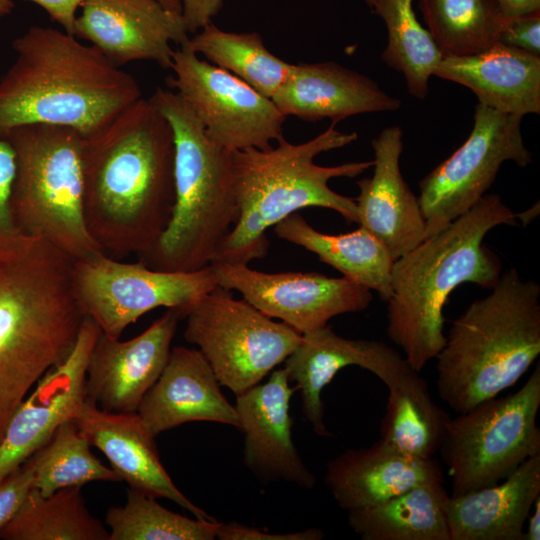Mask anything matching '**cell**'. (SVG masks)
<instances>
[{"label":"cell","instance_id":"cell-15","mask_svg":"<svg viewBox=\"0 0 540 540\" xmlns=\"http://www.w3.org/2000/svg\"><path fill=\"white\" fill-rule=\"evenodd\" d=\"M101 330L85 316L67 358L36 384L10 419L0 441V483L24 464L68 420H74L87 400L86 372Z\"/></svg>","mask_w":540,"mask_h":540},{"label":"cell","instance_id":"cell-29","mask_svg":"<svg viewBox=\"0 0 540 540\" xmlns=\"http://www.w3.org/2000/svg\"><path fill=\"white\" fill-rule=\"evenodd\" d=\"M386 386L389 395L381 439L407 455L432 458L441 447L450 416L433 401L427 382L410 366Z\"/></svg>","mask_w":540,"mask_h":540},{"label":"cell","instance_id":"cell-19","mask_svg":"<svg viewBox=\"0 0 540 540\" xmlns=\"http://www.w3.org/2000/svg\"><path fill=\"white\" fill-rule=\"evenodd\" d=\"M285 370L290 382L300 391L304 417L313 431L331 436L324 422L321 393L334 376L348 366L370 371L385 385L409 366L404 357L378 340L347 339L327 324L302 334L296 349L287 357Z\"/></svg>","mask_w":540,"mask_h":540},{"label":"cell","instance_id":"cell-36","mask_svg":"<svg viewBox=\"0 0 540 540\" xmlns=\"http://www.w3.org/2000/svg\"><path fill=\"white\" fill-rule=\"evenodd\" d=\"M14 175L15 154L6 136L0 131V249L22 236L13 223L10 211Z\"/></svg>","mask_w":540,"mask_h":540},{"label":"cell","instance_id":"cell-28","mask_svg":"<svg viewBox=\"0 0 540 540\" xmlns=\"http://www.w3.org/2000/svg\"><path fill=\"white\" fill-rule=\"evenodd\" d=\"M444 481L415 486L377 505L348 511L363 540H451Z\"/></svg>","mask_w":540,"mask_h":540},{"label":"cell","instance_id":"cell-25","mask_svg":"<svg viewBox=\"0 0 540 540\" xmlns=\"http://www.w3.org/2000/svg\"><path fill=\"white\" fill-rule=\"evenodd\" d=\"M433 75L469 88L494 110L540 113V56L497 42L467 56L442 57Z\"/></svg>","mask_w":540,"mask_h":540},{"label":"cell","instance_id":"cell-37","mask_svg":"<svg viewBox=\"0 0 540 540\" xmlns=\"http://www.w3.org/2000/svg\"><path fill=\"white\" fill-rule=\"evenodd\" d=\"M33 469L28 461L0 483V528L18 511L33 489Z\"/></svg>","mask_w":540,"mask_h":540},{"label":"cell","instance_id":"cell-17","mask_svg":"<svg viewBox=\"0 0 540 540\" xmlns=\"http://www.w3.org/2000/svg\"><path fill=\"white\" fill-rule=\"evenodd\" d=\"M181 318L167 309L142 333L125 341L101 332L87 366V399L107 412H137L168 361Z\"/></svg>","mask_w":540,"mask_h":540},{"label":"cell","instance_id":"cell-9","mask_svg":"<svg viewBox=\"0 0 540 540\" xmlns=\"http://www.w3.org/2000/svg\"><path fill=\"white\" fill-rule=\"evenodd\" d=\"M82 322L43 285L0 281V441L31 389L70 354Z\"/></svg>","mask_w":540,"mask_h":540},{"label":"cell","instance_id":"cell-3","mask_svg":"<svg viewBox=\"0 0 540 540\" xmlns=\"http://www.w3.org/2000/svg\"><path fill=\"white\" fill-rule=\"evenodd\" d=\"M514 213L497 194H485L442 230L394 261L387 301V334L420 372L445 343L443 309L463 283L491 289L501 262L485 236L500 225H515Z\"/></svg>","mask_w":540,"mask_h":540},{"label":"cell","instance_id":"cell-30","mask_svg":"<svg viewBox=\"0 0 540 540\" xmlns=\"http://www.w3.org/2000/svg\"><path fill=\"white\" fill-rule=\"evenodd\" d=\"M4 540H109V531L86 507L81 486L43 496L32 489L0 528Z\"/></svg>","mask_w":540,"mask_h":540},{"label":"cell","instance_id":"cell-13","mask_svg":"<svg viewBox=\"0 0 540 540\" xmlns=\"http://www.w3.org/2000/svg\"><path fill=\"white\" fill-rule=\"evenodd\" d=\"M167 84L188 104L219 146L237 151L269 148L286 120L272 99L232 73L200 59L184 43L174 50Z\"/></svg>","mask_w":540,"mask_h":540},{"label":"cell","instance_id":"cell-35","mask_svg":"<svg viewBox=\"0 0 540 540\" xmlns=\"http://www.w3.org/2000/svg\"><path fill=\"white\" fill-rule=\"evenodd\" d=\"M105 523L109 540H213L220 522L172 512L155 497L129 487L125 505L109 508Z\"/></svg>","mask_w":540,"mask_h":540},{"label":"cell","instance_id":"cell-43","mask_svg":"<svg viewBox=\"0 0 540 540\" xmlns=\"http://www.w3.org/2000/svg\"><path fill=\"white\" fill-rule=\"evenodd\" d=\"M534 510L527 518V528L524 531L523 540H539L540 539V496L536 499L532 507Z\"/></svg>","mask_w":540,"mask_h":540},{"label":"cell","instance_id":"cell-12","mask_svg":"<svg viewBox=\"0 0 540 540\" xmlns=\"http://www.w3.org/2000/svg\"><path fill=\"white\" fill-rule=\"evenodd\" d=\"M522 118L477 104L466 141L420 181L424 239L479 201L505 161L521 167L532 162L521 133Z\"/></svg>","mask_w":540,"mask_h":540},{"label":"cell","instance_id":"cell-41","mask_svg":"<svg viewBox=\"0 0 540 540\" xmlns=\"http://www.w3.org/2000/svg\"><path fill=\"white\" fill-rule=\"evenodd\" d=\"M42 7L62 30L73 34L78 11L85 0H28Z\"/></svg>","mask_w":540,"mask_h":540},{"label":"cell","instance_id":"cell-26","mask_svg":"<svg viewBox=\"0 0 540 540\" xmlns=\"http://www.w3.org/2000/svg\"><path fill=\"white\" fill-rule=\"evenodd\" d=\"M540 496V454L504 480L449 496L445 511L451 540H523L524 525Z\"/></svg>","mask_w":540,"mask_h":540},{"label":"cell","instance_id":"cell-32","mask_svg":"<svg viewBox=\"0 0 540 540\" xmlns=\"http://www.w3.org/2000/svg\"><path fill=\"white\" fill-rule=\"evenodd\" d=\"M419 7L442 57L487 50L510 19L496 0H419Z\"/></svg>","mask_w":540,"mask_h":540},{"label":"cell","instance_id":"cell-8","mask_svg":"<svg viewBox=\"0 0 540 540\" xmlns=\"http://www.w3.org/2000/svg\"><path fill=\"white\" fill-rule=\"evenodd\" d=\"M540 366L523 386L458 413L446 424L441 451L458 496L504 480L540 454Z\"/></svg>","mask_w":540,"mask_h":540},{"label":"cell","instance_id":"cell-33","mask_svg":"<svg viewBox=\"0 0 540 540\" xmlns=\"http://www.w3.org/2000/svg\"><path fill=\"white\" fill-rule=\"evenodd\" d=\"M365 1L387 27L388 43L382 60L403 74L412 96L424 100L429 92V78L442 55L428 30L417 20L413 0Z\"/></svg>","mask_w":540,"mask_h":540},{"label":"cell","instance_id":"cell-20","mask_svg":"<svg viewBox=\"0 0 540 540\" xmlns=\"http://www.w3.org/2000/svg\"><path fill=\"white\" fill-rule=\"evenodd\" d=\"M373 175L357 182L358 224L378 238L396 260L425 236V220L418 197L400 169L403 132L399 126L383 129L372 140Z\"/></svg>","mask_w":540,"mask_h":540},{"label":"cell","instance_id":"cell-23","mask_svg":"<svg viewBox=\"0 0 540 540\" xmlns=\"http://www.w3.org/2000/svg\"><path fill=\"white\" fill-rule=\"evenodd\" d=\"M444 481L432 458L407 455L382 439L347 449L326 464L324 482L338 506L347 512L382 503L415 486Z\"/></svg>","mask_w":540,"mask_h":540},{"label":"cell","instance_id":"cell-44","mask_svg":"<svg viewBox=\"0 0 540 540\" xmlns=\"http://www.w3.org/2000/svg\"><path fill=\"white\" fill-rule=\"evenodd\" d=\"M166 9L182 15V1L181 0H156Z\"/></svg>","mask_w":540,"mask_h":540},{"label":"cell","instance_id":"cell-1","mask_svg":"<svg viewBox=\"0 0 540 540\" xmlns=\"http://www.w3.org/2000/svg\"><path fill=\"white\" fill-rule=\"evenodd\" d=\"M174 161L172 128L150 98L84 137L83 214L102 252L139 256L156 244L175 204Z\"/></svg>","mask_w":540,"mask_h":540},{"label":"cell","instance_id":"cell-18","mask_svg":"<svg viewBox=\"0 0 540 540\" xmlns=\"http://www.w3.org/2000/svg\"><path fill=\"white\" fill-rule=\"evenodd\" d=\"M285 368L272 371L263 384L237 394L235 409L244 433L245 466L261 481L288 482L304 489L316 484L292 439L290 387Z\"/></svg>","mask_w":540,"mask_h":540},{"label":"cell","instance_id":"cell-5","mask_svg":"<svg viewBox=\"0 0 540 540\" xmlns=\"http://www.w3.org/2000/svg\"><path fill=\"white\" fill-rule=\"evenodd\" d=\"M540 354V285L515 268L452 322L437 354L439 397L455 412L513 386Z\"/></svg>","mask_w":540,"mask_h":540},{"label":"cell","instance_id":"cell-21","mask_svg":"<svg viewBox=\"0 0 540 540\" xmlns=\"http://www.w3.org/2000/svg\"><path fill=\"white\" fill-rule=\"evenodd\" d=\"M74 422L131 488L169 499L198 519H214L174 484L160 460L155 436L137 412H107L87 399Z\"/></svg>","mask_w":540,"mask_h":540},{"label":"cell","instance_id":"cell-40","mask_svg":"<svg viewBox=\"0 0 540 540\" xmlns=\"http://www.w3.org/2000/svg\"><path fill=\"white\" fill-rule=\"evenodd\" d=\"M182 18L188 33H196L211 22L224 0H181Z\"/></svg>","mask_w":540,"mask_h":540},{"label":"cell","instance_id":"cell-2","mask_svg":"<svg viewBox=\"0 0 540 540\" xmlns=\"http://www.w3.org/2000/svg\"><path fill=\"white\" fill-rule=\"evenodd\" d=\"M0 77V131L45 123L83 137L104 128L143 97L133 75L64 30L35 25L12 42Z\"/></svg>","mask_w":540,"mask_h":540},{"label":"cell","instance_id":"cell-4","mask_svg":"<svg viewBox=\"0 0 540 540\" xmlns=\"http://www.w3.org/2000/svg\"><path fill=\"white\" fill-rule=\"evenodd\" d=\"M331 125L315 138L292 144L283 136L275 147L246 148L232 152L238 219L220 245L213 261L245 263L267 254L266 231L297 210L322 207L338 212L348 223H358L354 198L333 191L329 180L353 178L373 166V161L320 166V153L356 141V132L345 133ZM212 261V262H213Z\"/></svg>","mask_w":540,"mask_h":540},{"label":"cell","instance_id":"cell-22","mask_svg":"<svg viewBox=\"0 0 540 540\" xmlns=\"http://www.w3.org/2000/svg\"><path fill=\"white\" fill-rule=\"evenodd\" d=\"M211 366L198 349L176 346L157 381L137 409L155 437L192 421H209L240 430L235 406L220 390Z\"/></svg>","mask_w":540,"mask_h":540},{"label":"cell","instance_id":"cell-11","mask_svg":"<svg viewBox=\"0 0 540 540\" xmlns=\"http://www.w3.org/2000/svg\"><path fill=\"white\" fill-rule=\"evenodd\" d=\"M72 283L83 314L112 339H119L130 324L158 307L184 318L218 286L210 265L188 272L161 271L139 260L120 262L103 252L73 260Z\"/></svg>","mask_w":540,"mask_h":540},{"label":"cell","instance_id":"cell-7","mask_svg":"<svg viewBox=\"0 0 540 540\" xmlns=\"http://www.w3.org/2000/svg\"><path fill=\"white\" fill-rule=\"evenodd\" d=\"M3 134L15 154L10 211L19 233L49 242L73 260L102 252L83 214L84 137L72 128L45 123L16 126Z\"/></svg>","mask_w":540,"mask_h":540},{"label":"cell","instance_id":"cell-6","mask_svg":"<svg viewBox=\"0 0 540 540\" xmlns=\"http://www.w3.org/2000/svg\"><path fill=\"white\" fill-rule=\"evenodd\" d=\"M150 99L173 131L175 204L166 229L138 260L161 271L199 270L211 264L239 216L232 151L208 137L174 90L157 87Z\"/></svg>","mask_w":540,"mask_h":540},{"label":"cell","instance_id":"cell-42","mask_svg":"<svg viewBox=\"0 0 540 540\" xmlns=\"http://www.w3.org/2000/svg\"><path fill=\"white\" fill-rule=\"evenodd\" d=\"M508 18L540 10V0H496Z\"/></svg>","mask_w":540,"mask_h":540},{"label":"cell","instance_id":"cell-16","mask_svg":"<svg viewBox=\"0 0 540 540\" xmlns=\"http://www.w3.org/2000/svg\"><path fill=\"white\" fill-rule=\"evenodd\" d=\"M73 35L118 67L153 61L163 69H171L172 44L189 39L182 15L156 0H85Z\"/></svg>","mask_w":540,"mask_h":540},{"label":"cell","instance_id":"cell-34","mask_svg":"<svg viewBox=\"0 0 540 540\" xmlns=\"http://www.w3.org/2000/svg\"><path fill=\"white\" fill-rule=\"evenodd\" d=\"M91 444L74 420L62 423L27 461L33 469V488L43 496L92 481H122L90 450Z\"/></svg>","mask_w":540,"mask_h":540},{"label":"cell","instance_id":"cell-24","mask_svg":"<svg viewBox=\"0 0 540 540\" xmlns=\"http://www.w3.org/2000/svg\"><path fill=\"white\" fill-rule=\"evenodd\" d=\"M271 99L284 116L310 122L324 118L339 122L401 107L398 98L372 79L332 61L294 64L289 79Z\"/></svg>","mask_w":540,"mask_h":540},{"label":"cell","instance_id":"cell-31","mask_svg":"<svg viewBox=\"0 0 540 540\" xmlns=\"http://www.w3.org/2000/svg\"><path fill=\"white\" fill-rule=\"evenodd\" d=\"M185 44L270 99L292 73L293 64L272 54L257 32H227L210 22Z\"/></svg>","mask_w":540,"mask_h":540},{"label":"cell","instance_id":"cell-27","mask_svg":"<svg viewBox=\"0 0 540 540\" xmlns=\"http://www.w3.org/2000/svg\"><path fill=\"white\" fill-rule=\"evenodd\" d=\"M274 233L316 254L321 262L335 268L344 277L376 291L383 301L390 298L395 259L384 244L364 227L359 226L344 234H325L294 213L276 224Z\"/></svg>","mask_w":540,"mask_h":540},{"label":"cell","instance_id":"cell-38","mask_svg":"<svg viewBox=\"0 0 540 540\" xmlns=\"http://www.w3.org/2000/svg\"><path fill=\"white\" fill-rule=\"evenodd\" d=\"M498 42L540 56V10L510 18Z\"/></svg>","mask_w":540,"mask_h":540},{"label":"cell","instance_id":"cell-39","mask_svg":"<svg viewBox=\"0 0 540 540\" xmlns=\"http://www.w3.org/2000/svg\"><path fill=\"white\" fill-rule=\"evenodd\" d=\"M324 533L319 528L288 533H269L237 522L219 523L216 539L220 540H321Z\"/></svg>","mask_w":540,"mask_h":540},{"label":"cell","instance_id":"cell-45","mask_svg":"<svg viewBox=\"0 0 540 540\" xmlns=\"http://www.w3.org/2000/svg\"><path fill=\"white\" fill-rule=\"evenodd\" d=\"M14 9L12 0H0V17L10 14Z\"/></svg>","mask_w":540,"mask_h":540},{"label":"cell","instance_id":"cell-10","mask_svg":"<svg viewBox=\"0 0 540 540\" xmlns=\"http://www.w3.org/2000/svg\"><path fill=\"white\" fill-rule=\"evenodd\" d=\"M194 344L222 386L235 395L259 384L296 349L302 334L216 286L184 317Z\"/></svg>","mask_w":540,"mask_h":540},{"label":"cell","instance_id":"cell-14","mask_svg":"<svg viewBox=\"0 0 540 540\" xmlns=\"http://www.w3.org/2000/svg\"><path fill=\"white\" fill-rule=\"evenodd\" d=\"M219 286L239 292L263 314L304 334L328 324L335 316L369 307L371 290L344 276L316 272L266 273L245 263L213 261Z\"/></svg>","mask_w":540,"mask_h":540}]
</instances>
